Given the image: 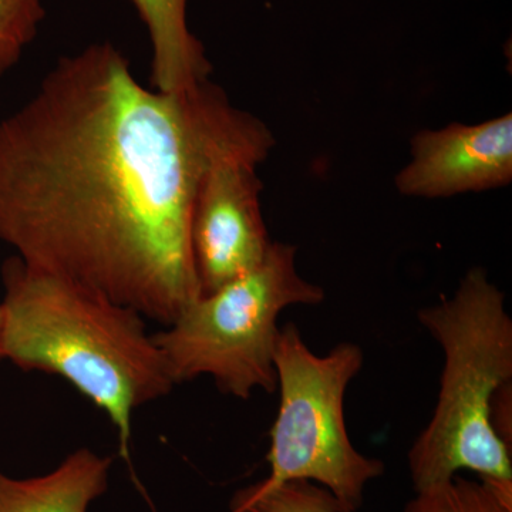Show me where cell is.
Returning a JSON list of instances; mask_svg holds the SVG:
<instances>
[{
    "label": "cell",
    "mask_w": 512,
    "mask_h": 512,
    "mask_svg": "<svg viewBox=\"0 0 512 512\" xmlns=\"http://www.w3.org/2000/svg\"><path fill=\"white\" fill-rule=\"evenodd\" d=\"M417 315L443 348L444 369L433 417L409 453L414 491L470 470L512 495V448L491 426L495 393L512 382V320L504 293L483 268H474L453 298Z\"/></svg>",
    "instance_id": "3"
},
{
    "label": "cell",
    "mask_w": 512,
    "mask_h": 512,
    "mask_svg": "<svg viewBox=\"0 0 512 512\" xmlns=\"http://www.w3.org/2000/svg\"><path fill=\"white\" fill-rule=\"evenodd\" d=\"M45 18V0H0V79L15 69Z\"/></svg>",
    "instance_id": "12"
},
{
    "label": "cell",
    "mask_w": 512,
    "mask_h": 512,
    "mask_svg": "<svg viewBox=\"0 0 512 512\" xmlns=\"http://www.w3.org/2000/svg\"><path fill=\"white\" fill-rule=\"evenodd\" d=\"M323 299L325 291L299 275L296 248L272 242L255 269L195 299L153 336L175 386L211 376L222 393L248 400L256 389L276 390L279 315Z\"/></svg>",
    "instance_id": "4"
},
{
    "label": "cell",
    "mask_w": 512,
    "mask_h": 512,
    "mask_svg": "<svg viewBox=\"0 0 512 512\" xmlns=\"http://www.w3.org/2000/svg\"><path fill=\"white\" fill-rule=\"evenodd\" d=\"M491 426L508 447L512 448V382L495 393L491 403Z\"/></svg>",
    "instance_id": "13"
},
{
    "label": "cell",
    "mask_w": 512,
    "mask_h": 512,
    "mask_svg": "<svg viewBox=\"0 0 512 512\" xmlns=\"http://www.w3.org/2000/svg\"><path fill=\"white\" fill-rule=\"evenodd\" d=\"M0 276L5 360L72 384L109 417L130 461L134 412L175 386L143 316L16 255Z\"/></svg>",
    "instance_id": "2"
},
{
    "label": "cell",
    "mask_w": 512,
    "mask_h": 512,
    "mask_svg": "<svg viewBox=\"0 0 512 512\" xmlns=\"http://www.w3.org/2000/svg\"><path fill=\"white\" fill-rule=\"evenodd\" d=\"M404 512H512V495L485 481L456 476L416 493Z\"/></svg>",
    "instance_id": "11"
},
{
    "label": "cell",
    "mask_w": 512,
    "mask_h": 512,
    "mask_svg": "<svg viewBox=\"0 0 512 512\" xmlns=\"http://www.w3.org/2000/svg\"><path fill=\"white\" fill-rule=\"evenodd\" d=\"M412 160L396 175L406 197L444 198L512 181V114L480 124H448L412 138Z\"/></svg>",
    "instance_id": "7"
},
{
    "label": "cell",
    "mask_w": 512,
    "mask_h": 512,
    "mask_svg": "<svg viewBox=\"0 0 512 512\" xmlns=\"http://www.w3.org/2000/svg\"><path fill=\"white\" fill-rule=\"evenodd\" d=\"M231 512H340L326 488L305 480L269 478L241 488L229 503Z\"/></svg>",
    "instance_id": "10"
},
{
    "label": "cell",
    "mask_w": 512,
    "mask_h": 512,
    "mask_svg": "<svg viewBox=\"0 0 512 512\" xmlns=\"http://www.w3.org/2000/svg\"><path fill=\"white\" fill-rule=\"evenodd\" d=\"M5 362V356H3V309L0 305V363Z\"/></svg>",
    "instance_id": "14"
},
{
    "label": "cell",
    "mask_w": 512,
    "mask_h": 512,
    "mask_svg": "<svg viewBox=\"0 0 512 512\" xmlns=\"http://www.w3.org/2000/svg\"><path fill=\"white\" fill-rule=\"evenodd\" d=\"M274 365L281 393L271 429V481L305 480L326 488L340 512L362 507L366 485L384 473L377 458L353 447L345 423V394L363 366L355 343L318 356L293 323L279 329Z\"/></svg>",
    "instance_id": "5"
},
{
    "label": "cell",
    "mask_w": 512,
    "mask_h": 512,
    "mask_svg": "<svg viewBox=\"0 0 512 512\" xmlns=\"http://www.w3.org/2000/svg\"><path fill=\"white\" fill-rule=\"evenodd\" d=\"M113 458L79 448L43 476L15 478L0 470V512H89L109 488Z\"/></svg>",
    "instance_id": "8"
},
{
    "label": "cell",
    "mask_w": 512,
    "mask_h": 512,
    "mask_svg": "<svg viewBox=\"0 0 512 512\" xmlns=\"http://www.w3.org/2000/svg\"><path fill=\"white\" fill-rule=\"evenodd\" d=\"M151 43V87L161 93L191 92L210 80L212 64L188 26V0H131Z\"/></svg>",
    "instance_id": "9"
},
{
    "label": "cell",
    "mask_w": 512,
    "mask_h": 512,
    "mask_svg": "<svg viewBox=\"0 0 512 512\" xmlns=\"http://www.w3.org/2000/svg\"><path fill=\"white\" fill-rule=\"evenodd\" d=\"M274 146L268 126L242 111L208 158L190 228L201 296L251 272L271 248L261 210L262 181L256 170Z\"/></svg>",
    "instance_id": "6"
},
{
    "label": "cell",
    "mask_w": 512,
    "mask_h": 512,
    "mask_svg": "<svg viewBox=\"0 0 512 512\" xmlns=\"http://www.w3.org/2000/svg\"><path fill=\"white\" fill-rule=\"evenodd\" d=\"M241 111L210 80L183 94L143 86L110 42L60 57L0 120V241L171 325L201 296L192 208Z\"/></svg>",
    "instance_id": "1"
}]
</instances>
